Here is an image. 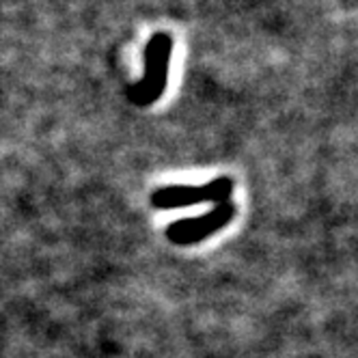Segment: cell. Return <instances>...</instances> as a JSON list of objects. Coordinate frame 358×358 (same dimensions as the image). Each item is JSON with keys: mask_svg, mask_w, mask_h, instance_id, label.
Listing matches in <instances>:
<instances>
[{"mask_svg": "<svg viewBox=\"0 0 358 358\" xmlns=\"http://www.w3.org/2000/svg\"><path fill=\"white\" fill-rule=\"evenodd\" d=\"M173 55V37L169 33H156L145 45L143 52V78L127 87V99L138 108H147L164 95L169 85V69Z\"/></svg>", "mask_w": 358, "mask_h": 358, "instance_id": "obj_1", "label": "cell"}, {"mask_svg": "<svg viewBox=\"0 0 358 358\" xmlns=\"http://www.w3.org/2000/svg\"><path fill=\"white\" fill-rule=\"evenodd\" d=\"M234 179L231 177H218L203 186H164L151 194V206L158 210H179V208H192L201 203H224L234 194Z\"/></svg>", "mask_w": 358, "mask_h": 358, "instance_id": "obj_2", "label": "cell"}, {"mask_svg": "<svg viewBox=\"0 0 358 358\" xmlns=\"http://www.w3.org/2000/svg\"><path fill=\"white\" fill-rule=\"evenodd\" d=\"M236 206L234 203H220L212 212L203 214V216H194V218H182L175 220L173 224H169L166 229V238L177 244V246H190V244H199L203 240H208L210 236H214L220 229H224L229 222L236 216Z\"/></svg>", "mask_w": 358, "mask_h": 358, "instance_id": "obj_3", "label": "cell"}]
</instances>
